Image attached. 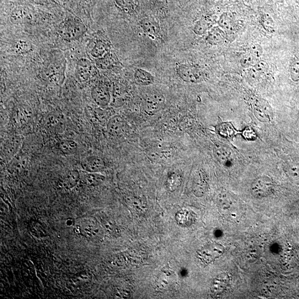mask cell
Wrapping results in <instances>:
<instances>
[{
  "label": "cell",
  "mask_w": 299,
  "mask_h": 299,
  "mask_svg": "<svg viewBox=\"0 0 299 299\" xmlns=\"http://www.w3.org/2000/svg\"><path fill=\"white\" fill-rule=\"evenodd\" d=\"M87 28L83 21L76 17L66 19L59 26L58 33L61 38L66 41H77L87 33Z\"/></svg>",
  "instance_id": "1"
},
{
  "label": "cell",
  "mask_w": 299,
  "mask_h": 299,
  "mask_svg": "<svg viewBox=\"0 0 299 299\" xmlns=\"http://www.w3.org/2000/svg\"><path fill=\"white\" fill-rule=\"evenodd\" d=\"M176 73L183 81L189 83H200L205 81L206 78V74L203 69L189 64H181L178 66Z\"/></svg>",
  "instance_id": "2"
},
{
  "label": "cell",
  "mask_w": 299,
  "mask_h": 299,
  "mask_svg": "<svg viewBox=\"0 0 299 299\" xmlns=\"http://www.w3.org/2000/svg\"><path fill=\"white\" fill-rule=\"evenodd\" d=\"M274 188V184L270 178L262 176L256 179L251 185L250 192L256 199H263L270 196Z\"/></svg>",
  "instance_id": "3"
},
{
  "label": "cell",
  "mask_w": 299,
  "mask_h": 299,
  "mask_svg": "<svg viewBox=\"0 0 299 299\" xmlns=\"http://www.w3.org/2000/svg\"><path fill=\"white\" fill-rule=\"evenodd\" d=\"M225 252V248L218 243L207 244L198 251L197 256L203 263L210 264L222 256Z\"/></svg>",
  "instance_id": "4"
},
{
  "label": "cell",
  "mask_w": 299,
  "mask_h": 299,
  "mask_svg": "<svg viewBox=\"0 0 299 299\" xmlns=\"http://www.w3.org/2000/svg\"><path fill=\"white\" fill-rule=\"evenodd\" d=\"M254 114L257 119L263 122H269L273 119L274 113L270 104L262 98H257L253 104Z\"/></svg>",
  "instance_id": "5"
},
{
  "label": "cell",
  "mask_w": 299,
  "mask_h": 299,
  "mask_svg": "<svg viewBox=\"0 0 299 299\" xmlns=\"http://www.w3.org/2000/svg\"><path fill=\"white\" fill-rule=\"evenodd\" d=\"M144 110L148 115H153L162 110L165 104L164 95L157 92H152L145 95L143 98Z\"/></svg>",
  "instance_id": "6"
},
{
  "label": "cell",
  "mask_w": 299,
  "mask_h": 299,
  "mask_svg": "<svg viewBox=\"0 0 299 299\" xmlns=\"http://www.w3.org/2000/svg\"><path fill=\"white\" fill-rule=\"evenodd\" d=\"M89 47L90 54L95 59L105 56L111 51L110 42L104 38L95 36L90 42Z\"/></svg>",
  "instance_id": "7"
},
{
  "label": "cell",
  "mask_w": 299,
  "mask_h": 299,
  "mask_svg": "<svg viewBox=\"0 0 299 299\" xmlns=\"http://www.w3.org/2000/svg\"><path fill=\"white\" fill-rule=\"evenodd\" d=\"M91 96L95 103L101 107L107 106L111 99L109 88L103 84L95 85L92 89Z\"/></svg>",
  "instance_id": "8"
},
{
  "label": "cell",
  "mask_w": 299,
  "mask_h": 299,
  "mask_svg": "<svg viewBox=\"0 0 299 299\" xmlns=\"http://www.w3.org/2000/svg\"><path fill=\"white\" fill-rule=\"evenodd\" d=\"M79 231L83 236L89 239H97L100 237L102 229L98 224L92 220H86L79 226Z\"/></svg>",
  "instance_id": "9"
},
{
  "label": "cell",
  "mask_w": 299,
  "mask_h": 299,
  "mask_svg": "<svg viewBox=\"0 0 299 299\" xmlns=\"http://www.w3.org/2000/svg\"><path fill=\"white\" fill-rule=\"evenodd\" d=\"M92 70V63L88 59H79L76 67V76L78 81L81 83L88 82L91 77Z\"/></svg>",
  "instance_id": "10"
},
{
  "label": "cell",
  "mask_w": 299,
  "mask_h": 299,
  "mask_svg": "<svg viewBox=\"0 0 299 299\" xmlns=\"http://www.w3.org/2000/svg\"><path fill=\"white\" fill-rule=\"evenodd\" d=\"M213 153L216 159L224 167H231L234 163L233 155L227 146L217 144L213 148Z\"/></svg>",
  "instance_id": "11"
},
{
  "label": "cell",
  "mask_w": 299,
  "mask_h": 299,
  "mask_svg": "<svg viewBox=\"0 0 299 299\" xmlns=\"http://www.w3.org/2000/svg\"><path fill=\"white\" fill-rule=\"evenodd\" d=\"M84 171L90 173H100L105 168L104 160L98 156H90L85 158L81 163Z\"/></svg>",
  "instance_id": "12"
},
{
  "label": "cell",
  "mask_w": 299,
  "mask_h": 299,
  "mask_svg": "<svg viewBox=\"0 0 299 299\" xmlns=\"http://www.w3.org/2000/svg\"><path fill=\"white\" fill-rule=\"evenodd\" d=\"M148 159L154 162H163L172 159L173 152L168 147H156L149 150L147 153Z\"/></svg>",
  "instance_id": "13"
},
{
  "label": "cell",
  "mask_w": 299,
  "mask_h": 299,
  "mask_svg": "<svg viewBox=\"0 0 299 299\" xmlns=\"http://www.w3.org/2000/svg\"><path fill=\"white\" fill-rule=\"evenodd\" d=\"M80 182L88 187H95L102 184L105 176L100 173H90L80 171Z\"/></svg>",
  "instance_id": "14"
},
{
  "label": "cell",
  "mask_w": 299,
  "mask_h": 299,
  "mask_svg": "<svg viewBox=\"0 0 299 299\" xmlns=\"http://www.w3.org/2000/svg\"><path fill=\"white\" fill-rule=\"evenodd\" d=\"M140 24L144 33L153 39L159 38L160 28L156 20L151 18H145L141 20Z\"/></svg>",
  "instance_id": "15"
},
{
  "label": "cell",
  "mask_w": 299,
  "mask_h": 299,
  "mask_svg": "<svg viewBox=\"0 0 299 299\" xmlns=\"http://www.w3.org/2000/svg\"><path fill=\"white\" fill-rule=\"evenodd\" d=\"M217 24L227 35H232L236 33L237 25L231 14L223 13L218 20Z\"/></svg>",
  "instance_id": "16"
},
{
  "label": "cell",
  "mask_w": 299,
  "mask_h": 299,
  "mask_svg": "<svg viewBox=\"0 0 299 299\" xmlns=\"http://www.w3.org/2000/svg\"><path fill=\"white\" fill-rule=\"evenodd\" d=\"M125 122L120 115H114L109 119L106 129L109 134L112 136H117L123 131Z\"/></svg>",
  "instance_id": "17"
},
{
  "label": "cell",
  "mask_w": 299,
  "mask_h": 299,
  "mask_svg": "<svg viewBox=\"0 0 299 299\" xmlns=\"http://www.w3.org/2000/svg\"><path fill=\"white\" fill-rule=\"evenodd\" d=\"M208 33L206 40L212 46L220 45L226 38L225 32L218 26H213Z\"/></svg>",
  "instance_id": "18"
},
{
  "label": "cell",
  "mask_w": 299,
  "mask_h": 299,
  "mask_svg": "<svg viewBox=\"0 0 299 299\" xmlns=\"http://www.w3.org/2000/svg\"><path fill=\"white\" fill-rule=\"evenodd\" d=\"M119 63L118 58L110 51L102 57L95 59L96 66L101 69H108L114 67Z\"/></svg>",
  "instance_id": "19"
},
{
  "label": "cell",
  "mask_w": 299,
  "mask_h": 299,
  "mask_svg": "<svg viewBox=\"0 0 299 299\" xmlns=\"http://www.w3.org/2000/svg\"><path fill=\"white\" fill-rule=\"evenodd\" d=\"M215 24L214 19L206 16L197 21L194 25L193 31L197 35H204L214 26Z\"/></svg>",
  "instance_id": "20"
},
{
  "label": "cell",
  "mask_w": 299,
  "mask_h": 299,
  "mask_svg": "<svg viewBox=\"0 0 299 299\" xmlns=\"http://www.w3.org/2000/svg\"><path fill=\"white\" fill-rule=\"evenodd\" d=\"M80 182V173L78 170H72L67 173L61 183L62 188L71 190Z\"/></svg>",
  "instance_id": "21"
},
{
  "label": "cell",
  "mask_w": 299,
  "mask_h": 299,
  "mask_svg": "<svg viewBox=\"0 0 299 299\" xmlns=\"http://www.w3.org/2000/svg\"><path fill=\"white\" fill-rule=\"evenodd\" d=\"M135 82L141 86H148L154 82V78L151 73L142 69H137L134 73Z\"/></svg>",
  "instance_id": "22"
},
{
  "label": "cell",
  "mask_w": 299,
  "mask_h": 299,
  "mask_svg": "<svg viewBox=\"0 0 299 299\" xmlns=\"http://www.w3.org/2000/svg\"><path fill=\"white\" fill-rule=\"evenodd\" d=\"M269 69L268 63L265 61L260 60L255 65L249 68L248 73L251 77L257 79L268 72Z\"/></svg>",
  "instance_id": "23"
},
{
  "label": "cell",
  "mask_w": 299,
  "mask_h": 299,
  "mask_svg": "<svg viewBox=\"0 0 299 299\" xmlns=\"http://www.w3.org/2000/svg\"><path fill=\"white\" fill-rule=\"evenodd\" d=\"M260 60V58L247 49L240 59L239 62L243 68L249 69L255 65Z\"/></svg>",
  "instance_id": "24"
},
{
  "label": "cell",
  "mask_w": 299,
  "mask_h": 299,
  "mask_svg": "<svg viewBox=\"0 0 299 299\" xmlns=\"http://www.w3.org/2000/svg\"><path fill=\"white\" fill-rule=\"evenodd\" d=\"M115 2L116 6L122 12L127 14H132L136 13L138 8L136 0H115Z\"/></svg>",
  "instance_id": "25"
},
{
  "label": "cell",
  "mask_w": 299,
  "mask_h": 299,
  "mask_svg": "<svg viewBox=\"0 0 299 299\" xmlns=\"http://www.w3.org/2000/svg\"><path fill=\"white\" fill-rule=\"evenodd\" d=\"M58 147L63 154L71 155L77 152L78 145L74 140L64 139L58 143Z\"/></svg>",
  "instance_id": "26"
},
{
  "label": "cell",
  "mask_w": 299,
  "mask_h": 299,
  "mask_svg": "<svg viewBox=\"0 0 299 299\" xmlns=\"http://www.w3.org/2000/svg\"><path fill=\"white\" fill-rule=\"evenodd\" d=\"M289 71L290 78L293 82H299V55L293 56L290 62Z\"/></svg>",
  "instance_id": "27"
},
{
  "label": "cell",
  "mask_w": 299,
  "mask_h": 299,
  "mask_svg": "<svg viewBox=\"0 0 299 299\" xmlns=\"http://www.w3.org/2000/svg\"><path fill=\"white\" fill-rule=\"evenodd\" d=\"M260 24L267 33L272 34L275 33V24L269 15L264 14L261 16Z\"/></svg>",
  "instance_id": "28"
},
{
  "label": "cell",
  "mask_w": 299,
  "mask_h": 299,
  "mask_svg": "<svg viewBox=\"0 0 299 299\" xmlns=\"http://www.w3.org/2000/svg\"><path fill=\"white\" fill-rule=\"evenodd\" d=\"M28 11L23 8L15 9L12 14V20L15 23H21L29 17Z\"/></svg>",
  "instance_id": "29"
},
{
  "label": "cell",
  "mask_w": 299,
  "mask_h": 299,
  "mask_svg": "<svg viewBox=\"0 0 299 299\" xmlns=\"http://www.w3.org/2000/svg\"><path fill=\"white\" fill-rule=\"evenodd\" d=\"M229 281V276L226 274H222L219 276L214 282V287L218 292H221L225 289Z\"/></svg>",
  "instance_id": "30"
},
{
  "label": "cell",
  "mask_w": 299,
  "mask_h": 299,
  "mask_svg": "<svg viewBox=\"0 0 299 299\" xmlns=\"http://www.w3.org/2000/svg\"><path fill=\"white\" fill-rule=\"evenodd\" d=\"M288 172L292 179L299 184V164L291 165Z\"/></svg>",
  "instance_id": "31"
},
{
  "label": "cell",
  "mask_w": 299,
  "mask_h": 299,
  "mask_svg": "<svg viewBox=\"0 0 299 299\" xmlns=\"http://www.w3.org/2000/svg\"><path fill=\"white\" fill-rule=\"evenodd\" d=\"M159 6L165 7L167 6L168 4V0H154Z\"/></svg>",
  "instance_id": "32"
},
{
  "label": "cell",
  "mask_w": 299,
  "mask_h": 299,
  "mask_svg": "<svg viewBox=\"0 0 299 299\" xmlns=\"http://www.w3.org/2000/svg\"><path fill=\"white\" fill-rule=\"evenodd\" d=\"M33 1L34 2H35L37 3H46L47 2H50V0H33Z\"/></svg>",
  "instance_id": "33"
},
{
  "label": "cell",
  "mask_w": 299,
  "mask_h": 299,
  "mask_svg": "<svg viewBox=\"0 0 299 299\" xmlns=\"http://www.w3.org/2000/svg\"><path fill=\"white\" fill-rule=\"evenodd\" d=\"M236 1H241V0H236Z\"/></svg>",
  "instance_id": "34"
}]
</instances>
